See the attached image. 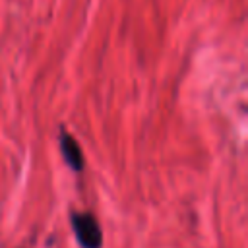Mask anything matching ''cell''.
I'll return each mask as SVG.
<instances>
[{
	"label": "cell",
	"mask_w": 248,
	"mask_h": 248,
	"mask_svg": "<svg viewBox=\"0 0 248 248\" xmlns=\"http://www.w3.org/2000/svg\"><path fill=\"white\" fill-rule=\"evenodd\" d=\"M74 232L78 236V242L83 248H101L103 234L97 225V219L91 213H74L72 215Z\"/></svg>",
	"instance_id": "cell-1"
},
{
	"label": "cell",
	"mask_w": 248,
	"mask_h": 248,
	"mask_svg": "<svg viewBox=\"0 0 248 248\" xmlns=\"http://www.w3.org/2000/svg\"><path fill=\"white\" fill-rule=\"evenodd\" d=\"M60 149H62V155H64L66 163H68L74 170H81V169H83V155H81V149H79L78 141H76L66 130L60 132Z\"/></svg>",
	"instance_id": "cell-2"
}]
</instances>
